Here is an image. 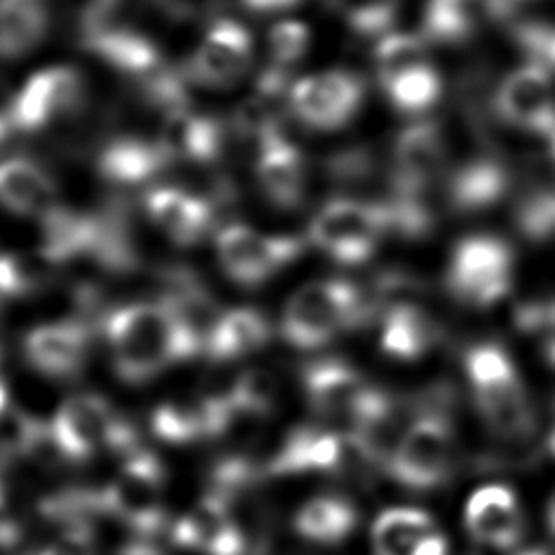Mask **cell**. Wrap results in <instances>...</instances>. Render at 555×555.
Instances as JSON below:
<instances>
[{
  "label": "cell",
  "mask_w": 555,
  "mask_h": 555,
  "mask_svg": "<svg viewBox=\"0 0 555 555\" xmlns=\"http://www.w3.org/2000/svg\"><path fill=\"white\" fill-rule=\"evenodd\" d=\"M106 343L124 382L141 384L178 360L202 351L176 312L160 301H137L108 314Z\"/></svg>",
  "instance_id": "1"
},
{
  "label": "cell",
  "mask_w": 555,
  "mask_h": 555,
  "mask_svg": "<svg viewBox=\"0 0 555 555\" xmlns=\"http://www.w3.org/2000/svg\"><path fill=\"white\" fill-rule=\"evenodd\" d=\"M464 373L486 425L501 438H527L533 410L512 358L494 343L473 345L464 353Z\"/></svg>",
  "instance_id": "2"
},
{
  "label": "cell",
  "mask_w": 555,
  "mask_h": 555,
  "mask_svg": "<svg viewBox=\"0 0 555 555\" xmlns=\"http://www.w3.org/2000/svg\"><path fill=\"white\" fill-rule=\"evenodd\" d=\"M366 314V301L347 280H314L299 286L284 306L282 334L299 349H317Z\"/></svg>",
  "instance_id": "3"
},
{
  "label": "cell",
  "mask_w": 555,
  "mask_h": 555,
  "mask_svg": "<svg viewBox=\"0 0 555 555\" xmlns=\"http://www.w3.org/2000/svg\"><path fill=\"white\" fill-rule=\"evenodd\" d=\"M390 232L386 202L334 197L325 202L308 225V241L338 264H362Z\"/></svg>",
  "instance_id": "4"
},
{
  "label": "cell",
  "mask_w": 555,
  "mask_h": 555,
  "mask_svg": "<svg viewBox=\"0 0 555 555\" xmlns=\"http://www.w3.org/2000/svg\"><path fill=\"white\" fill-rule=\"evenodd\" d=\"M52 449L65 460H87L111 449L130 455L139 449L134 427L98 395H74L61 403L50 423Z\"/></svg>",
  "instance_id": "5"
},
{
  "label": "cell",
  "mask_w": 555,
  "mask_h": 555,
  "mask_svg": "<svg viewBox=\"0 0 555 555\" xmlns=\"http://www.w3.org/2000/svg\"><path fill=\"white\" fill-rule=\"evenodd\" d=\"M514 282V251L492 234L460 238L449 256L444 286L449 295L470 308L499 304Z\"/></svg>",
  "instance_id": "6"
},
{
  "label": "cell",
  "mask_w": 555,
  "mask_h": 555,
  "mask_svg": "<svg viewBox=\"0 0 555 555\" xmlns=\"http://www.w3.org/2000/svg\"><path fill=\"white\" fill-rule=\"evenodd\" d=\"M304 388L310 408L327 421L347 423L349 434L395 410V401L384 390L338 360L310 364L304 373Z\"/></svg>",
  "instance_id": "7"
},
{
  "label": "cell",
  "mask_w": 555,
  "mask_h": 555,
  "mask_svg": "<svg viewBox=\"0 0 555 555\" xmlns=\"http://www.w3.org/2000/svg\"><path fill=\"white\" fill-rule=\"evenodd\" d=\"M455 436L453 425L440 408L418 412L403 427V434L386 464L388 475L410 490H434L453 470Z\"/></svg>",
  "instance_id": "8"
},
{
  "label": "cell",
  "mask_w": 555,
  "mask_h": 555,
  "mask_svg": "<svg viewBox=\"0 0 555 555\" xmlns=\"http://www.w3.org/2000/svg\"><path fill=\"white\" fill-rule=\"evenodd\" d=\"M215 249L225 275L241 286H260L293 264L306 241L291 234H264L245 223H228L215 238Z\"/></svg>",
  "instance_id": "9"
},
{
  "label": "cell",
  "mask_w": 555,
  "mask_h": 555,
  "mask_svg": "<svg viewBox=\"0 0 555 555\" xmlns=\"http://www.w3.org/2000/svg\"><path fill=\"white\" fill-rule=\"evenodd\" d=\"M364 102V80L349 69H321L295 80L288 111L308 128L332 132L345 128Z\"/></svg>",
  "instance_id": "10"
},
{
  "label": "cell",
  "mask_w": 555,
  "mask_h": 555,
  "mask_svg": "<svg viewBox=\"0 0 555 555\" xmlns=\"http://www.w3.org/2000/svg\"><path fill=\"white\" fill-rule=\"evenodd\" d=\"M106 512L139 533L163 527V468L141 449L126 455L119 475L102 492Z\"/></svg>",
  "instance_id": "11"
},
{
  "label": "cell",
  "mask_w": 555,
  "mask_h": 555,
  "mask_svg": "<svg viewBox=\"0 0 555 555\" xmlns=\"http://www.w3.org/2000/svg\"><path fill=\"white\" fill-rule=\"evenodd\" d=\"M492 111L505 126L548 141L555 132V82L551 69L527 61L505 74L494 89Z\"/></svg>",
  "instance_id": "12"
},
{
  "label": "cell",
  "mask_w": 555,
  "mask_h": 555,
  "mask_svg": "<svg viewBox=\"0 0 555 555\" xmlns=\"http://www.w3.org/2000/svg\"><path fill=\"white\" fill-rule=\"evenodd\" d=\"M85 82L76 67L50 65L26 78L13 95L7 117L13 128L35 132L67 117L82 100Z\"/></svg>",
  "instance_id": "13"
},
{
  "label": "cell",
  "mask_w": 555,
  "mask_h": 555,
  "mask_svg": "<svg viewBox=\"0 0 555 555\" xmlns=\"http://www.w3.org/2000/svg\"><path fill=\"white\" fill-rule=\"evenodd\" d=\"M251 59L254 41L249 30L236 20L221 17L208 26L184 72L189 80L202 87L225 89L245 76Z\"/></svg>",
  "instance_id": "14"
},
{
  "label": "cell",
  "mask_w": 555,
  "mask_h": 555,
  "mask_svg": "<svg viewBox=\"0 0 555 555\" xmlns=\"http://www.w3.org/2000/svg\"><path fill=\"white\" fill-rule=\"evenodd\" d=\"M80 39L108 67L139 82L141 91L171 72L156 41L132 26L108 20L82 30Z\"/></svg>",
  "instance_id": "15"
},
{
  "label": "cell",
  "mask_w": 555,
  "mask_h": 555,
  "mask_svg": "<svg viewBox=\"0 0 555 555\" xmlns=\"http://www.w3.org/2000/svg\"><path fill=\"white\" fill-rule=\"evenodd\" d=\"M447 163V141L438 121L408 124L392 145V195L423 197Z\"/></svg>",
  "instance_id": "16"
},
{
  "label": "cell",
  "mask_w": 555,
  "mask_h": 555,
  "mask_svg": "<svg viewBox=\"0 0 555 555\" xmlns=\"http://www.w3.org/2000/svg\"><path fill=\"white\" fill-rule=\"evenodd\" d=\"M351 460H366L353 438L319 429L301 427L295 429L275 457L269 464L273 475H299V473H336L343 470Z\"/></svg>",
  "instance_id": "17"
},
{
  "label": "cell",
  "mask_w": 555,
  "mask_h": 555,
  "mask_svg": "<svg viewBox=\"0 0 555 555\" xmlns=\"http://www.w3.org/2000/svg\"><path fill=\"white\" fill-rule=\"evenodd\" d=\"M254 171L260 191L273 206L291 210L304 202L308 182L306 158L286 132L271 134L256 145Z\"/></svg>",
  "instance_id": "18"
},
{
  "label": "cell",
  "mask_w": 555,
  "mask_h": 555,
  "mask_svg": "<svg viewBox=\"0 0 555 555\" xmlns=\"http://www.w3.org/2000/svg\"><path fill=\"white\" fill-rule=\"evenodd\" d=\"M512 186V173L503 158L488 152L464 158L447 176L444 197L453 212L475 215L496 206Z\"/></svg>",
  "instance_id": "19"
},
{
  "label": "cell",
  "mask_w": 555,
  "mask_h": 555,
  "mask_svg": "<svg viewBox=\"0 0 555 555\" xmlns=\"http://www.w3.org/2000/svg\"><path fill=\"white\" fill-rule=\"evenodd\" d=\"M466 531L481 544L505 551L522 538V512L512 488L490 483L477 488L464 507Z\"/></svg>",
  "instance_id": "20"
},
{
  "label": "cell",
  "mask_w": 555,
  "mask_h": 555,
  "mask_svg": "<svg viewBox=\"0 0 555 555\" xmlns=\"http://www.w3.org/2000/svg\"><path fill=\"white\" fill-rule=\"evenodd\" d=\"M234 414L230 395L182 397L158 405L152 425L156 436L167 442H193L221 434Z\"/></svg>",
  "instance_id": "21"
},
{
  "label": "cell",
  "mask_w": 555,
  "mask_h": 555,
  "mask_svg": "<svg viewBox=\"0 0 555 555\" xmlns=\"http://www.w3.org/2000/svg\"><path fill=\"white\" fill-rule=\"evenodd\" d=\"M24 356L35 371L48 377H74L89 356V330L80 321L37 325L24 338Z\"/></svg>",
  "instance_id": "22"
},
{
  "label": "cell",
  "mask_w": 555,
  "mask_h": 555,
  "mask_svg": "<svg viewBox=\"0 0 555 555\" xmlns=\"http://www.w3.org/2000/svg\"><path fill=\"white\" fill-rule=\"evenodd\" d=\"M156 141L171 163L204 165L219 158L225 145V130L217 117L184 106L163 117Z\"/></svg>",
  "instance_id": "23"
},
{
  "label": "cell",
  "mask_w": 555,
  "mask_h": 555,
  "mask_svg": "<svg viewBox=\"0 0 555 555\" xmlns=\"http://www.w3.org/2000/svg\"><path fill=\"white\" fill-rule=\"evenodd\" d=\"M147 219L176 245L202 241L212 225V206L206 197L178 186H156L143 197Z\"/></svg>",
  "instance_id": "24"
},
{
  "label": "cell",
  "mask_w": 555,
  "mask_h": 555,
  "mask_svg": "<svg viewBox=\"0 0 555 555\" xmlns=\"http://www.w3.org/2000/svg\"><path fill=\"white\" fill-rule=\"evenodd\" d=\"M173 538L202 555H243L245 542L228 503L208 494L178 520Z\"/></svg>",
  "instance_id": "25"
},
{
  "label": "cell",
  "mask_w": 555,
  "mask_h": 555,
  "mask_svg": "<svg viewBox=\"0 0 555 555\" xmlns=\"http://www.w3.org/2000/svg\"><path fill=\"white\" fill-rule=\"evenodd\" d=\"M0 206L13 215L43 221L61 204L46 169L28 158H7L0 163Z\"/></svg>",
  "instance_id": "26"
},
{
  "label": "cell",
  "mask_w": 555,
  "mask_h": 555,
  "mask_svg": "<svg viewBox=\"0 0 555 555\" xmlns=\"http://www.w3.org/2000/svg\"><path fill=\"white\" fill-rule=\"evenodd\" d=\"M440 338V327L429 312L412 301H395L386 308L379 330V347L397 360H418Z\"/></svg>",
  "instance_id": "27"
},
{
  "label": "cell",
  "mask_w": 555,
  "mask_h": 555,
  "mask_svg": "<svg viewBox=\"0 0 555 555\" xmlns=\"http://www.w3.org/2000/svg\"><path fill=\"white\" fill-rule=\"evenodd\" d=\"M169 163L156 139L119 137L102 147L98 171L113 184L137 186L156 178Z\"/></svg>",
  "instance_id": "28"
},
{
  "label": "cell",
  "mask_w": 555,
  "mask_h": 555,
  "mask_svg": "<svg viewBox=\"0 0 555 555\" xmlns=\"http://www.w3.org/2000/svg\"><path fill=\"white\" fill-rule=\"evenodd\" d=\"M488 20H496L494 0H425L421 35L436 43H460Z\"/></svg>",
  "instance_id": "29"
},
{
  "label": "cell",
  "mask_w": 555,
  "mask_h": 555,
  "mask_svg": "<svg viewBox=\"0 0 555 555\" xmlns=\"http://www.w3.org/2000/svg\"><path fill=\"white\" fill-rule=\"evenodd\" d=\"M46 0H0V59L28 56L48 35Z\"/></svg>",
  "instance_id": "30"
},
{
  "label": "cell",
  "mask_w": 555,
  "mask_h": 555,
  "mask_svg": "<svg viewBox=\"0 0 555 555\" xmlns=\"http://www.w3.org/2000/svg\"><path fill=\"white\" fill-rule=\"evenodd\" d=\"M271 336L267 319L251 308L225 310L215 323L204 353L215 360H234L260 349Z\"/></svg>",
  "instance_id": "31"
},
{
  "label": "cell",
  "mask_w": 555,
  "mask_h": 555,
  "mask_svg": "<svg viewBox=\"0 0 555 555\" xmlns=\"http://www.w3.org/2000/svg\"><path fill=\"white\" fill-rule=\"evenodd\" d=\"M356 507L347 499L334 494L308 499L295 516L297 533L317 544H338L356 529Z\"/></svg>",
  "instance_id": "32"
},
{
  "label": "cell",
  "mask_w": 555,
  "mask_h": 555,
  "mask_svg": "<svg viewBox=\"0 0 555 555\" xmlns=\"http://www.w3.org/2000/svg\"><path fill=\"white\" fill-rule=\"evenodd\" d=\"M429 531H434V520L427 512L418 507H390L373 522V555H412Z\"/></svg>",
  "instance_id": "33"
},
{
  "label": "cell",
  "mask_w": 555,
  "mask_h": 555,
  "mask_svg": "<svg viewBox=\"0 0 555 555\" xmlns=\"http://www.w3.org/2000/svg\"><path fill=\"white\" fill-rule=\"evenodd\" d=\"M388 102L408 115H421L438 104L442 95V76L438 69L425 61L418 63L384 82H379Z\"/></svg>",
  "instance_id": "34"
},
{
  "label": "cell",
  "mask_w": 555,
  "mask_h": 555,
  "mask_svg": "<svg viewBox=\"0 0 555 555\" xmlns=\"http://www.w3.org/2000/svg\"><path fill=\"white\" fill-rule=\"evenodd\" d=\"M518 232L531 243L555 238V178H533L514 208Z\"/></svg>",
  "instance_id": "35"
},
{
  "label": "cell",
  "mask_w": 555,
  "mask_h": 555,
  "mask_svg": "<svg viewBox=\"0 0 555 555\" xmlns=\"http://www.w3.org/2000/svg\"><path fill=\"white\" fill-rule=\"evenodd\" d=\"M425 61H427V39L421 33L390 30L377 39L373 50L377 82H384Z\"/></svg>",
  "instance_id": "36"
},
{
  "label": "cell",
  "mask_w": 555,
  "mask_h": 555,
  "mask_svg": "<svg viewBox=\"0 0 555 555\" xmlns=\"http://www.w3.org/2000/svg\"><path fill=\"white\" fill-rule=\"evenodd\" d=\"M334 15H338L358 37H384L390 33L399 2L397 0H325Z\"/></svg>",
  "instance_id": "37"
},
{
  "label": "cell",
  "mask_w": 555,
  "mask_h": 555,
  "mask_svg": "<svg viewBox=\"0 0 555 555\" xmlns=\"http://www.w3.org/2000/svg\"><path fill=\"white\" fill-rule=\"evenodd\" d=\"M43 442H52L50 425H41L24 410L9 405L0 414V453L2 455H30Z\"/></svg>",
  "instance_id": "38"
},
{
  "label": "cell",
  "mask_w": 555,
  "mask_h": 555,
  "mask_svg": "<svg viewBox=\"0 0 555 555\" xmlns=\"http://www.w3.org/2000/svg\"><path fill=\"white\" fill-rule=\"evenodd\" d=\"M312 33L308 24L299 20H282L269 28L267 50L269 65L282 72H291L308 52Z\"/></svg>",
  "instance_id": "39"
},
{
  "label": "cell",
  "mask_w": 555,
  "mask_h": 555,
  "mask_svg": "<svg viewBox=\"0 0 555 555\" xmlns=\"http://www.w3.org/2000/svg\"><path fill=\"white\" fill-rule=\"evenodd\" d=\"M278 382L271 373L260 369H249L236 377L230 388V401L236 412L264 414L275 405Z\"/></svg>",
  "instance_id": "40"
},
{
  "label": "cell",
  "mask_w": 555,
  "mask_h": 555,
  "mask_svg": "<svg viewBox=\"0 0 555 555\" xmlns=\"http://www.w3.org/2000/svg\"><path fill=\"white\" fill-rule=\"evenodd\" d=\"M514 323L522 334H546L555 338V297L520 304L514 312Z\"/></svg>",
  "instance_id": "41"
},
{
  "label": "cell",
  "mask_w": 555,
  "mask_h": 555,
  "mask_svg": "<svg viewBox=\"0 0 555 555\" xmlns=\"http://www.w3.org/2000/svg\"><path fill=\"white\" fill-rule=\"evenodd\" d=\"M63 11L80 26V33L113 20L121 0H59Z\"/></svg>",
  "instance_id": "42"
},
{
  "label": "cell",
  "mask_w": 555,
  "mask_h": 555,
  "mask_svg": "<svg viewBox=\"0 0 555 555\" xmlns=\"http://www.w3.org/2000/svg\"><path fill=\"white\" fill-rule=\"evenodd\" d=\"M160 11L173 20H195L208 15L217 0H152Z\"/></svg>",
  "instance_id": "43"
},
{
  "label": "cell",
  "mask_w": 555,
  "mask_h": 555,
  "mask_svg": "<svg viewBox=\"0 0 555 555\" xmlns=\"http://www.w3.org/2000/svg\"><path fill=\"white\" fill-rule=\"evenodd\" d=\"M447 553H449L447 538L434 529L425 538H421L412 555H447Z\"/></svg>",
  "instance_id": "44"
},
{
  "label": "cell",
  "mask_w": 555,
  "mask_h": 555,
  "mask_svg": "<svg viewBox=\"0 0 555 555\" xmlns=\"http://www.w3.org/2000/svg\"><path fill=\"white\" fill-rule=\"evenodd\" d=\"M35 555H91V553H89V544L63 540V542L48 544V546L39 548Z\"/></svg>",
  "instance_id": "45"
},
{
  "label": "cell",
  "mask_w": 555,
  "mask_h": 555,
  "mask_svg": "<svg viewBox=\"0 0 555 555\" xmlns=\"http://www.w3.org/2000/svg\"><path fill=\"white\" fill-rule=\"evenodd\" d=\"M251 11H260V13H269V11H282V9H291L295 4H299L301 0H243Z\"/></svg>",
  "instance_id": "46"
},
{
  "label": "cell",
  "mask_w": 555,
  "mask_h": 555,
  "mask_svg": "<svg viewBox=\"0 0 555 555\" xmlns=\"http://www.w3.org/2000/svg\"><path fill=\"white\" fill-rule=\"evenodd\" d=\"M529 0H494V13H496V20H507L514 15V11L520 7V4H527Z\"/></svg>",
  "instance_id": "47"
},
{
  "label": "cell",
  "mask_w": 555,
  "mask_h": 555,
  "mask_svg": "<svg viewBox=\"0 0 555 555\" xmlns=\"http://www.w3.org/2000/svg\"><path fill=\"white\" fill-rule=\"evenodd\" d=\"M544 360H546L548 373H551L553 379H555V338H548V340H546V345H544Z\"/></svg>",
  "instance_id": "48"
},
{
  "label": "cell",
  "mask_w": 555,
  "mask_h": 555,
  "mask_svg": "<svg viewBox=\"0 0 555 555\" xmlns=\"http://www.w3.org/2000/svg\"><path fill=\"white\" fill-rule=\"evenodd\" d=\"M546 527H548L551 535H555V492L551 494V499L546 503Z\"/></svg>",
  "instance_id": "49"
},
{
  "label": "cell",
  "mask_w": 555,
  "mask_h": 555,
  "mask_svg": "<svg viewBox=\"0 0 555 555\" xmlns=\"http://www.w3.org/2000/svg\"><path fill=\"white\" fill-rule=\"evenodd\" d=\"M13 130V126H11V121H9V117H7V113L4 115H0V145L7 141V137H9V132Z\"/></svg>",
  "instance_id": "50"
},
{
  "label": "cell",
  "mask_w": 555,
  "mask_h": 555,
  "mask_svg": "<svg viewBox=\"0 0 555 555\" xmlns=\"http://www.w3.org/2000/svg\"><path fill=\"white\" fill-rule=\"evenodd\" d=\"M9 390H7V384L0 379V414L9 408Z\"/></svg>",
  "instance_id": "51"
},
{
  "label": "cell",
  "mask_w": 555,
  "mask_h": 555,
  "mask_svg": "<svg viewBox=\"0 0 555 555\" xmlns=\"http://www.w3.org/2000/svg\"><path fill=\"white\" fill-rule=\"evenodd\" d=\"M546 447H548L551 455L555 457V423H553V427H551V434H548V438H546Z\"/></svg>",
  "instance_id": "52"
},
{
  "label": "cell",
  "mask_w": 555,
  "mask_h": 555,
  "mask_svg": "<svg viewBox=\"0 0 555 555\" xmlns=\"http://www.w3.org/2000/svg\"><path fill=\"white\" fill-rule=\"evenodd\" d=\"M548 154H551V160L555 163V132L548 137Z\"/></svg>",
  "instance_id": "53"
},
{
  "label": "cell",
  "mask_w": 555,
  "mask_h": 555,
  "mask_svg": "<svg viewBox=\"0 0 555 555\" xmlns=\"http://www.w3.org/2000/svg\"><path fill=\"white\" fill-rule=\"evenodd\" d=\"M0 351H2V330H0Z\"/></svg>",
  "instance_id": "54"
}]
</instances>
